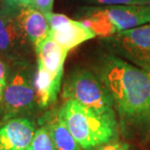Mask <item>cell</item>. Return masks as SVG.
I'll use <instances>...</instances> for the list:
<instances>
[{
    "instance_id": "8fae6325",
    "label": "cell",
    "mask_w": 150,
    "mask_h": 150,
    "mask_svg": "<svg viewBox=\"0 0 150 150\" xmlns=\"http://www.w3.org/2000/svg\"><path fill=\"white\" fill-rule=\"evenodd\" d=\"M62 75L50 72L40 62H36L34 88L40 109L49 108L55 104L62 89Z\"/></svg>"
},
{
    "instance_id": "9c48e42d",
    "label": "cell",
    "mask_w": 150,
    "mask_h": 150,
    "mask_svg": "<svg viewBox=\"0 0 150 150\" xmlns=\"http://www.w3.org/2000/svg\"><path fill=\"white\" fill-rule=\"evenodd\" d=\"M116 33L150 23V5L103 6Z\"/></svg>"
},
{
    "instance_id": "7a4b0ae2",
    "label": "cell",
    "mask_w": 150,
    "mask_h": 150,
    "mask_svg": "<svg viewBox=\"0 0 150 150\" xmlns=\"http://www.w3.org/2000/svg\"><path fill=\"white\" fill-rule=\"evenodd\" d=\"M59 114L83 150H93L118 139V120L100 115L77 101L64 100L59 106Z\"/></svg>"
},
{
    "instance_id": "5b68a950",
    "label": "cell",
    "mask_w": 150,
    "mask_h": 150,
    "mask_svg": "<svg viewBox=\"0 0 150 150\" xmlns=\"http://www.w3.org/2000/svg\"><path fill=\"white\" fill-rule=\"evenodd\" d=\"M104 39L119 58L150 73V23Z\"/></svg>"
},
{
    "instance_id": "30bf717a",
    "label": "cell",
    "mask_w": 150,
    "mask_h": 150,
    "mask_svg": "<svg viewBox=\"0 0 150 150\" xmlns=\"http://www.w3.org/2000/svg\"><path fill=\"white\" fill-rule=\"evenodd\" d=\"M37 125L47 128L56 150H83L62 118L59 106L46 110L38 118Z\"/></svg>"
},
{
    "instance_id": "9a60e30c",
    "label": "cell",
    "mask_w": 150,
    "mask_h": 150,
    "mask_svg": "<svg viewBox=\"0 0 150 150\" xmlns=\"http://www.w3.org/2000/svg\"><path fill=\"white\" fill-rule=\"evenodd\" d=\"M88 4L96 6L113 5H150V0H82Z\"/></svg>"
},
{
    "instance_id": "6da1fadb",
    "label": "cell",
    "mask_w": 150,
    "mask_h": 150,
    "mask_svg": "<svg viewBox=\"0 0 150 150\" xmlns=\"http://www.w3.org/2000/svg\"><path fill=\"white\" fill-rule=\"evenodd\" d=\"M95 72L111 97L120 132L143 137L150 133V73L115 55L101 57Z\"/></svg>"
},
{
    "instance_id": "ba28073f",
    "label": "cell",
    "mask_w": 150,
    "mask_h": 150,
    "mask_svg": "<svg viewBox=\"0 0 150 150\" xmlns=\"http://www.w3.org/2000/svg\"><path fill=\"white\" fill-rule=\"evenodd\" d=\"M10 5L13 8L15 21L21 32L32 45L34 50V47L40 44L50 34V25L46 16L34 7Z\"/></svg>"
},
{
    "instance_id": "d6986e66",
    "label": "cell",
    "mask_w": 150,
    "mask_h": 150,
    "mask_svg": "<svg viewBox=\"0 0 150 150\" xmlns=\"http://www.w3.org/2000/svg\"><path fill=\"white\" fill-rule=\"evenodd\" d=\"M54 0H35L34 8H36L45 16L52 13Z\"/></svg>"
},
{
    "instance_id": "277c9868",
    "label": "cell",
    "mask_w": 150,
    "mask_h": 150,
    "mask_svg": "<svg viewBox=\"0 0 150 150\" xmlns=\"http://www.w3.org/2000/svg\"><path fill=\"white\" fill-rule=\"evenodd\" d=\"M64 100H72L93 111L117 120L108 91L96 72L86 68L73 69L65 78L62 90Z\"/></svg>"
},
{
    "instance_id": "ffe728a7",
    "label": "cell",
    "mask_w": 150,
    "mask_h": 150,
    "mask_svg": "<svg viewBox=\"0 0 150 150\" xmlns=\"http://www.w3.org/2000/svg\"><path fill=\"white\" fill-rule=\"evenodd\" d=\"M5 2H8L13 5L21 6V7H23V6L34 7V4H35V0H6Z\"/></svg>"
},
{
    "instance_id": "44dd1931",
    "label": "cell",
    "mask_w": 150,
    "mask_h": 150,
    "mask_svg": "<svg viewBox=\"0 0 150 150\" xmlns=\"http://www.w3.org/2000/svg\"><path fill=\"white\" fill-rule=\"evenodd\" d=\"M6 0H0V4H2V3H4Z\"/></svg>"
},
{
    "instance_id": "5bb4252c",
    "label": "cell",
    "mask_w": 150,
    "mask_h": 150,
    "mask_svg": "<svg viewBox=\"0 0 150 150\" xmlns=\"http://www.w3.org/2000/svg\"><path fill=\"white\" fill-rule=\"evenodd\" d=\"M38 126L39 127L36 129L33 139L28 150H56L55 144L47 128L44 126Z\"/></svg>"
},
{
    "instance_id": "3957f363",
    "label": "cell",
    "mask_w": 150,
    "mask_h": 150,
    "mask_svg": "<svg viewBox=\"0 0 150 150\" xmlns=\"http://www.w3.org/2000/svg\"><path fill=\"white\" fill-rule=\"evenodd\" d=\"M35 70L32 62L9 65L8 82L0 105V122L28 117L40 110L34 88Z\"/></svg>"
},
{
    "instance_id": "ac0fdd59",
    "label": "cell",
    "mask_w": 150,
    "mask_h": 150,
    "mask_svg": "<svg viewBox=\"0 0 150 150\" xmlns=\"http://www.w3.org/2000/svg\"><path fill=\"white\" fill-rule=\"evenodd\" d=\"M46 18H47L48 23H49L50 29L57 28V26H59V25H62V23H64L67 20L69 19L67 16H65L64 14H56V13H53V12L46 15Z\"/></svg>"
},
{
    "instance_id": "7c38bea8",
    "label": "cell",
    "mask_w": 150,
    "mask_h": 150,
    "mask_svg": "<svg viewBox=\"0 0 150 150\" xmlns=\"http://www.w3.org/2000/svg\"><path fill=\"white\" fill-rule=\"evenodd\" d=\"M50 36L67 52L78 45L91 40L96 34L79 21L68 19L62 25L50 29Z\"/></svg>"
},
{
    "instance_id": "e0dca14e",
    "label": "cell",
    "mask_w": 150,
    "mask_h": 150,
    "mask_svg": "<svg viewBox=\"0 0 150 150\" xmlns=\"http://www.w3.org/2000/svg\"><path fill=\"white\" fill-rule=\"evenodd\" d=\"M93 150H131V146L128 142L115 139L98 146L97 148Z\"/></svg>"
},
{
    "instance_id": "52a82bcc",
    "label": "cell",
    "mask_w": 150,
    "mask_h": 150,
    "mask_svg": "<svg viewBox=\"0 0 150 150\" xmlns=\"http://www.w3.org/2000/svg\"><path fill=\"white\" fill-rule=\"evenodd\" d=\"M33 118L21 117L1 122L0 150H28L37 129Z\"/></svg>"
},
{
    "instance_id": "2e32d148",
    "label": "cell",
    "mask_w": 150,
    "mask_h": 150,
    "mask_svg": "<svg viewBox=\"0 0 150 150\" xmlns=\"http://www.w3.org/2000/svg\"><path fill=\"white\" fill-rule=\"evenodd\" d=\"M9 75V64L3 59H0V105L2 103L3 96L7 86Z\"/></svg>"
},
{
    "instance_id": "4fadbf2b",
    "label": "cell",
    "mask_w": 150,
    "mask_h": 150,
    "mask_svg": "<svg viewBox=\"0 0 150 150\" xmlns=\"http://www.w3.org/2000/svg\"><path fill=\"white\" fill-rule=\"evenodd\" d=\"M34 52L36 62H40L48 71L55 74H64V62L68 52L50 35L34 47Z\"/></svg>"
},
{
    "instance_id": "8992f818",
    "label": "cell",
    "mask_w": 150,
    "mask_h": 150,
    "mask_svg": "<svg viewBox=\"0 0 150 150\" xmlns=\"http://www.w3.org/2000/svg\"><path fill=\"white\" fill-rule=\"evenodd\" d=\"M31 46L15 21L12 6L0 4V59L9 65L32 62Z\"/></svg>"
}]
</instances>
